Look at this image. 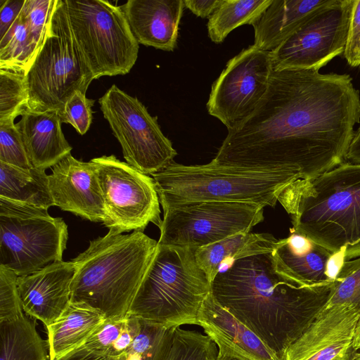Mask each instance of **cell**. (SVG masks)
Listing matches in <instances>:
<instances>
[{
    "label": "cell",
    "mask_w": 360,
    "mask_h": 360,
    "mask_svg": "<svg viewBox=\"0 0 360 360\" xmlns=\"http://www.w3.org/2000/svg\"><path fill=\"white\" fill-rule=\"evenodd\" d=\"M335 286L326 307L345 304L360 314V255L342 251V262L335 277Z\"/></svg>",
    "instance_id": "cell-30"
},
{
    "label": "cell",
    "mask_w": 360,
    "mask_h": 360,
    "mask_svg": "<svg viewBox=\"0 0 360 360\" xmlns=\"http://www.w3.org/2000/svg\"><path fill=\"white\" fill-rule=\"evenodd\" d=\"M25 1V0H0V39L20 15Z\"/></svg>",
    "instance_id": "cell-39"
},
{
    "label": "cell",
    "mask_w": 360,
    "mask_h": 360,
    "mask_svg": "<svg viewBox=\"0 0 360 360\" xmlns=\"http://www.w3.org/2000/svg\"><path fill=\"white\" fill-rule=\"evenodd\" d=\"M359 313L345 304L326 307L288 349L285 360L350 359Z\"/></svg>",
    "instance_id": "cell-15"
},
{
    "label": "cell",
    "mask_w": 360,
    "mask_h": 360,
    "mask_svg": "<svg viewBox=\"0 0 360 360\" xmlns=\"http://www.w3.org/2000/svg\"><path fill=\"white\" fill-rule=\"evenodd\" d=\"M349 163L360 165V127L355 131L346 155Z\"/></svg>",
    "instance_id": "cell-42"
},
{
    "label": "cell",
    "mask_w": 360,
    "mask_h": 360,
    "mask_svg": "<svg viewBox=\"0 0 360 360\" xmlns=\"http://www.w3.org/2000/svg\"><path fill=\"white\" fill-rule=\"evenodd\" d=\"M280 244L270 233H242L195 250L200 268L212 283L221 266L248 256L273 252Z\"/></svg>",
    "instance_id": "cell-24"
},
{
    "label": "cell",
    "mask_w": 360,
    "mask_h": 360,
    "mask_svg": "<svg viewBox=\"0 0 360 360\" xmlns=\"http://www.w3.org/2000/svg\"><path fill=\"white\" fill-rule=\"evenodd\" d=\"M116 360H124V354L122 355V356L119 357L118 359H117Z\"/></svg>",
    "instance_id": "cell-45"
},
{
    "label": "cell",
    "mask_w": 360,
    "mask_h": 360,
    "mask_svg": "<svg viewBox=\"0 0 360 360\" xmlns=\"http://www.w3.org/2000/svg\"><path fill=\"white\" fill-rule=\"evenodd\" d=\"M60 360H116L99 355L82 347L77 350L66 355Z\"/></svg>",
    "instance_id": "cell-41"
},
{
    "label": "cell",
    "mask_w": 360,
    "mask_h": 360,
    "mask_svg": "<svg viewBox=\"0 0 360 360\" xmlns=\"http://www.w3.org/2000/svg\"><path fill=\"white\" fill-rule=\"evenodd\" d=\"M218 348L205 334L176 327L166 360H217Z\"/></svg>",
    "instance_id": "cell-31"
},
{
    "label": "cell",
    "mask_w": 360,
    "mask_h": 360,
    "mask_svg": "<svg viewBox=\"0 0 360 360\" xmlns=\"http://www.w3.org/2000/svg\"><path fill=\"white\" fill-rule=\"evenodd\" d=\"M56 0H25L21 11L34 41L40 48L44 42Z\"/></svg>",
    "instance_id": "cell-36"
},
{
    "label": "cell",
    "mask_w": 360,
    "mask_h": 360,
    "mask_svg": "<svg viewBox=\"0 0 360 360\" xmlns=\"http://www.w3.org/2000/svg\"><path fill=\"white\" fill-rule=\"evenodd\" d=\"M335 281L300 286L278 269L273 252L235 260L211 283L215 300L280 359L327 304Z\"/></svg>",
    "instance_id": "cell-2"
},
{
    "label": "cell",
    "mask_w": 360,
    "mask_h": 360,
    "mask_svg": "<svg viewBox=\"0 0 360 360\" xmlns=\"http://www.w3.org/2000/svg\"><path fill=\"white\" fill-rule=\"evenodd\" d=\"M105 319L98 309L70 302L62 314L46 327L49 360H60L83 347Z\"/></svg>",
    "instance_id": "cell-23"
},
{
    "label": "cell",
    "mask_w": 360,
    "mask_h": 360,
    "mask_svg": "<svg viewBox=\"0 0 360 360\" xmlns=\"http://www.w3.org/2000/svg\"><path fill=\"white\" fill-rule=\"evenodd\" d=\"M49 180L54 206L91 221H104L103 193L91 160L83 162L69 154L53 167Z\"/></svg>",
    "instance_id": "cell-16"
},
{
    "label": "cell",
    "mask_w": 360,
    "mask_h": 360,
    "mask_svg": "<svg viewBox=\"0 0 360 360\" xmlns=\"http://www.w3.org/2000/svg\"><path fill=\"white\" fill-rule=\"evenodd\" d=\"M98 103L127 163L152 175L174 161L177 153L172 142L162 132L157 117L136 97L113 84Z\"/></svg>",
    "instance_id": "cell-11"
},
{
    "label": "cell",
    "mask_w": 360,
    "mask_h": 360,
    "mask_svg": "<svg viewBox=\"0 0 360 360\" xmlns=\"http://www.w3.org/2000/svg\"><path fill=\"white\" fill-rule=\"evenodd\" d=\"M273 0H221L210 16L207 32L216 44L224 41L227 35L243 25H252Z\"/></svg>",
    "instance_id": "cell-27"
},
{
    "label": "cell",
    "mask_w": 360,
    "mask_h": 360,
    "mask_svg": "<svg viewBox=\"0 0 360 360\" xmlns=\"http://www.w3.org/2000/svg\"><path fill=\"white\" fill-rule=\"evenodd\" d=\"M278 201L292 230L333 254L360 245V165L344 162L288 185Z\"/></svg>",
    "instance_id": "cell-4"
},
{
    "label": "cell",
    "mask_w": 360,
    "mask_h": 360,
    "mask_svg": "<svg viewBox=\"0 0 360 360\" xmlns=\"http://www.w3.org/2000/svg\"><path fill=\"white\" fill-rule=\"evenodd\" d=\"M217 360H244V359L238 358V357L221 354L218 352V356H217Z\"/></svg>",
    "instance_id": "cell-44"
},
{
    "label": "cell",
    "mask_w": 360,
    "mask_h": 360,
    "mask_svg": "<svg viewBox=\"0 0 360 360\" xmlns=\"http://www.w3.org/2000/svg\"><path fill=\"white\" fill-rule=\"evenodd\" d=\"M74 274L73 262L62 260L18 276V288L23 311L46 327L50 325L70 303Z\"/></svg>",
    "instance_id": "cell-17"
},
{
    "label": "cell",
    "mask_w": 360,
    "mask_h": 360,
    "mask_svg": "<svg viewBox=\"0 0 360 360\" xmlns=\"http://www.w3.org/2000/svg\"><path fill=\"white\" fill-rule=\"evenodd\" d=\"M0 198L45 210L54 206L45 170L23 169L2 162Z\"/></svg>",
    "instance_id": "cell-25"
},
{
    "label": "cell",
    "mask_w": 360,
    "mask_h": 360,
    "mask_svg": "<svg viewBox=\"0 0 360 360\" xmlns=\"http://www.w3.org/2000/svg\"><path fill=\"white\" fill-rule=\"evenodd\" d=\"M198 326L216 344L219 353L244 360H283L219 304L211 292L203 302Z\"/></svg>",
    "instance_id": "cell-18"
},
{
    "label": "cell",
    "mask_w": 360,
    "mask_h": 360,
    "mask_svg": "<svg viewBox=\"0 0 360 360\" xmlns=\"http://www.w3.org/2000/svg\"><path fill=\"white\" fill-rule=\"evenodd\" d=\"M94 79L74 37L65 0H56L44 42L25 75V108L59 111L75 91L86 94Z\"/></svg>",
    "instance_id": "cell-7"
},
{
    "label": "cell",
    "mask_w": 360,
    "mask_h": 360,
    "mask_svg": "<svg viewBox=\"0 0 360 360\" xmlns=\"http://www.w3.org/2000/svg\"><path fill=\"white\" fill-rule=\"evenodd\" d=\"M359 348H360V316L356 325L352 350Z\"/></svg>",
    "instance_id": "cell-43"
},
{
    "label": "cell",
    "mask_w": 360,
    "mask_h": 360,
    "mask_svg": "<svg viewBox=\"0 0 360 360\" xmlns=\"http://www.w3.org/2000/svg\"><path fill=\"white\" fill-rule=\"evenodd\" d=\"M353 0H328L270 52L274 70H320L344 53Z\"/></svg>",
    "instance_id": "cell-13"
},
{
    "label": "cell",
    "mask_w": 360,
    "mask_h": 360,
    "mask_svg": "<svg viewBox=\"0 0 360 360\" xmlns=\"http://www.w3.org/2000/svg\"><path fill=\"white\" fill-rule=\"evenodd\" d=\"M328 0H273L252 23L254 46L271 52L285 41Z\"/></svg>",
    "instance_id": "cell-22"
},
{
    "label": "cell",
    "mask_w": 360,
    "mask_h": 360,
    "mask_svg": "<svg viewBox=\"0 0 360 360\" xmlns=\"http://www.w3.org/2000/svg\"><path fill=\"white\" fill-rule=\"evenodd\" d=\"M347 360H352V359H347Z\"/></svg>",
    "instance_id": "cell-46"
},
{
    "label": "cell",
    "mask_w": 360,
    "mask_h": 360,
    "mask_svg": "<svg viewBox=\"0 0 360 360\" xmlns=\"http://www.w3.org/2000/svg\"><path fill=\"white\" fill-rule=\"evenodd\" d=\"M334 254L290 229L273 251L279 271L300 286L310 287L333 281L328 264Z\"/></svg>",
    "instance_id": "cell-21"
},
{
    "label": "cell",
    "mask_w": 360,
    "mask_h": 360,
    "mask_svg": "<svg viewBox=\"0 0 360 360\" xmlns=\"http://www.w3.org/2000/svg\"><path fill=\"white\" fill-rule=\"evenodd\" d=\"M68 226L48 210L0 198V265L18 276L63 260Z\"/></svg>",
    "instance_id": "cell-9"
},
{
    "label": "cell",
    "mask_w": 360,
    "mask_h": 360,
    "mask_svg": "<svg viewBox=\"0 0 360 360\" xmlns=\"http://www.w3.org/2000/svg\"><path fill=\"white\" fill-rule=\"evenodd\" d=\"M121 8L139 44L172 51L185 8L183 0H129Z\"/></svg>",
    "instance_id": "cell-19"
},
{
    "label": "cell",
    "mask_w": 360,
    "mask_h": 360,
    "mask_svg": "<svg viewBox=\"0 0 360 360\" xmlns=\"http://www.w3.org/2000/svg\"><path fill=\"white\" fill-rule=\"evenodd\" d=\"M18 276L0 265V323L25 316L18 288Z\"/></svg>",
    "instance_id": "cell-35"
},
{
    "label": "cell",
    "mask_w": 360,
    "mask_h": 360,
    "mask_svg": "<svg viewBox=\"0 0 360 360\" xmlns=\"http://www.w3.org/2000/svg\"><path fill=\"white\" fill-rule=\"evenodd\" d=\"M359 121L360 94L349 75L274 70L256 110L228 130L212 161L313 179L345 162Z\"/></svg>",
    "instance_id": "cell-1"
},
{
    "label": "cell",
    "mask_w": 360,
    "mask_h": 360,
    "mask_svg": "<svg viewBox=\"0 0 360 360\" xmlns=\"http://www.w3.org/2000/svg\"><path fill=\"white\" fill-rule=\"evenodd\" d=\"M195 250L158 243L129 315L167 327L198 325L211 283L197 263Z\"/></svg>",
    "instance_id": "cell-6"
},
{
    "label": "cell",
    "mask_w": 360,
    "mask_h": 360,
    "mask_svg": "<svg viewBox=\"0 0 360 360\" xmlns=\"http://www.w3.org/2000/svg\"><path fill=\"white\" fill-rule=\"evenodd\" d=\"M343 55L351 67L360 66V0H353Z\"/></svg>",
    "instance_id": "cell-38"
},
{
    "label": "cell",
    "mask_w": 360,
    "mask_h": 360,
    "mask_svg": "<svg viewBox=\"0 0 360 360\" xmlns=\"http://www.w3.org/2000/svg\"><path fill=\"white\" fill-rule=\"evenodd\" d=\"M91 160L96 168L104 200L103 224L109 231H143L150 222L160 227V200L153 177L114 155Z\"/></svg>",
    "instance_id": "cell-12"
},
{
    "label": "cell",
    "mask_w": 360,
    "mask_h": 360,
    "mask_svg": "<svg viewBox=\"0 0 360 360\" xmlns=\"http://www.w3.org/2000/svg\"><path fill=\"white\" fill-rule=\"evenodd\" d=\"M157 245L158 241L139 231L128 234L109 231L91 240L72 260L70 302L84 303L106 319L125 318Z\"/></svg>",
    "instance_id": "cell-3"
},
{
    "label": "cell",
    "mask_w": 360,
    "mask_h": 360,
    "mask_svg": "<svg viewBox=\"0 0 360 360\" xmlns=\"http://www.w3.org/2000/svg\"><path fill=\"white\" fill-rule=\"evenodd\" d=\"M40 48L32 39L22 13L0 39V68L27 72Z\"/></svg>",
    "instance_id": "cell-28"
},
{
    "label": "cell",
    "mask_w": 360,
    "mask_h": 360,
    "mask_svg": "<svg viewBox=\"0 0 360 360\" xmlns=\"http://www.w3.org/2000/svg\"><path fill=\"white\" fill-rule=\"evenodd\" d=\"M94 104V100L87 98L86 94L77 91L58 114L62 123L71 124L80 135H84L92 122Z\"/></svg>",
    "instance_id": "cell-37"
},
{
    "label": "cell",
    "mask_w": 360,
    "mask_h": 360,
    "mask_svg": "<svg viewBox=\"0 0 360 360\" xmlns=\"http://www.w3.org/2000/svg\"><path fill=\"white\" fill-rule=\"evenodd\" d=\"M0 360H49L48 341L25 315L0 323Z\"/></svg>",
    "instance_id": "cell-26"
},
{
    "label": "cell",
    "mask_w": 360,
    "mask_h": 360,
    "mask_svg": "<svg viewBox=\"0 0 360 360\" xmlns=\"http://www.w3.org/2000/svg\"><path fill=\"white\" fill-rule=\"evenodd\" d=\"M127 318L128 316L118 319H106L88 339L83 347L99 355L114 359H118L116 349Z\"/></svg>",
    "instance_id": "cell-34"
},
{
    "label": "cell",
    "mask_w": 360,
    "mask_h": 360,
    "mask_svg": "<svg viewBox=\"0 0 360 360\" xmlns=\"http://www.w3.org/2000/svg\"><path fill=\"white\" fill-rule=\"evenodd\" d=\"M274 71L270 52L254 45L230 59L212 84L208 113L228 130L248 119L265 95Z\"/></svg>",
    "instance_id": "cell-14"
},
{
    "label": "cell",
    "mask_w": 360,
    "mask_h": 360,
    "mask_svg": "<svg viewBox=\"0 0 360 360\" xmlns=\"http://www.w3.org/2000/svg\"><path fill=\"white\" fill-rule=\"evenodd\" d=\"M221 2V0H184L186 8L202 18H210Z\"/></svg>",
    "instance_id": "cell-40"
},
{
    "label": "cell",
    "mask_w": 360,
    "mask_h": 360,
    "mask_svg": "<svg viewBox=\"0 0 360 360\" xmlns=\"http://www.w3.org/2000/svg\"><path fill=\"white\" fill-rule=\"evenodd\" d=\"M0 162L23 169L32 167L13 120L0 122Z\"/></svg>",
    "instance_id": "cell-33"
},
{
    "label": "cell",
    "mask_w": 360,
    "mask_h": 360,
    "mask_svg": "<svg viewBox=\"0 0 360 360\" xmlns=\"http://www.w3.org/2000/svg\"><path fill=\"white\" fill-rule=\"evenodd\" d=\"M15 124L32 167L46 170L72 149L65 139L58 111L35 112L25 108Z\"/></svg>",
    "instance_id": "cell-20"
},
{
    "label": "cell",
    "mask_w": 360,
    "mask_h": 360,
    "mask_svg": "<svg viewBox=\"0 0 360 360\" xmlns=\"http://www.w3.org/2000/svg\"><path fill=\"white\" fill-rule=\"evenodd\" d=\"M175 328L141 319L140 332L124 354V360H166Z\"/></svg>",
    "instance_id": "cell-29"
},
{
    "label": "cell",
    "mask_w": 360,
    "mask_h": 360,
    "mask_svg": "<svg viewBox=\"0 0 360 360\" xmlns=\"http://www.w3.org/2000/svg\"><path fill=\"white\" fill-rule=\"evenodd\" d=\"M264 220V207L241 202L202 201L163 210L158 243L199 248L242 233Z\"/></svg>",
    "instance_id": "cell-10"
},
{
    "label": "cell",
    "mask_w": 360,
    "mask_h": 360,
    "mask_svg": "<svg viewBox=\"0 0 360 360\" xmlns=\"http://www.w3.org/2000/svg\"><path fill=\"white\" fill-rule=\"evenodd\" d=\"M76 42L94 78L126 75L139 43L121 6L105 0H65Z\"/></svg>",
    "instance_id": "cell-8"
},
{
    "label": "cell",
    "mask_w": 360,
    "mask_h": 360,
    "mask_svg": "<svg viewBox=\"0 0 360 360\" xmlns=\"http://www.w3.org/2000/svg\"><path fill=\"white\" fill-rule=\"evenodd\" d=\"M26 72L0 68V122L13 120L25 108L28 94Z\"/></svg>",
    "instance_id": "cell-32"
},
{
    "label": "cell",
    "mask_w": 360,
    "mask_h": 360,
    "mask_svg": "<svg viewBox=\"0 0 360 360\" xmlns=\"http://www.w3.org/2000/svg\"><path fill=\"white\" fill-rule=\"evenodd\" d=\"M163 210L202 201L241 202L274 207L282 191L300 179L293 171L173 161L153 174Z\"/></svg>",
    "instance_id": "cell-5"
}]
</instances>
